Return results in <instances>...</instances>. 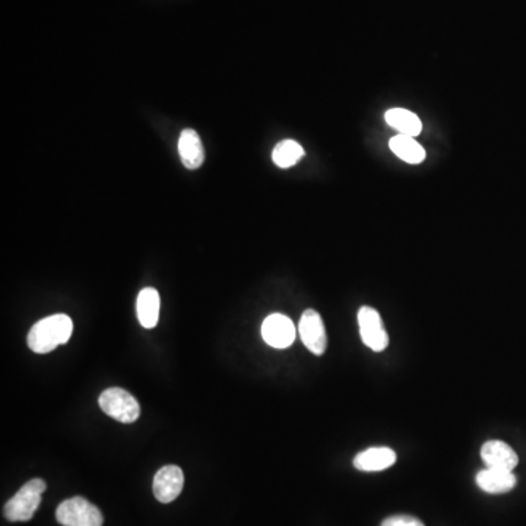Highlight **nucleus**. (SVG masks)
<instances>
[{"instance_id": "f257e3e1", "label": "nucleus", "mask_w": 526, "mask_h": 526, "mask_svg": "<svg viewBox=\"0 0 526 526\" xmlns=\"http://www.w3.org/2000/svg\"><path fill=\"white\" fill-rule=\"evenodd\" d=\"M74 332V322L63 313L47 316L29 329L27 344L29 349L37 354H47L58 349L59 345L67 344Z\"/></svg>"}, {"instance_id": "f03ea898", "label": "nucleus", "mask_w": 526, "mask_h": 526, "mask_svg": "<svg viewBox=\"0 0 526 526\" xmlns=\"http://www.w3.org/2000/svg\"><path fill=\"white\" fill-rule=\"evenodd\" d=\"M46 483L42 478H34L22 485L20 491L4 505V516L11 522H28L34 518L42 503Z\"/></svg>"}, {"instance_id": "7ed1b4c3", "label": "nucleus", "mask_w": 526, "mask_h": 526, "mask_svg": "<svg viewBox=\"0 0 526 526\" xmlns=\"http://www.w3.org/2000/svg\"><path fill=\"white\" fill-rule=\"evenodd\" d=\"M101 410L119 423H135L141 415V406L133 395L122 388L104 390L98 398Z\"/></svg>"}, {"instance_id": "20e7f679", "label": "nucleus", "mask_w": 526, "mask_h": 526, "mask_svg": "<svg viewBox=\"0 0 526 526\" xmlns=\"http://www.w3.org/2000/svg\"><path fill=\"white\" fill-rule=\"evenodd\" d=\"M56 519L62 526H103L100 509L83 498L62 501L56 510Z\"/></svg>"}, {"instance_id": "39448f33", "label": "nucleus", "mask_w": 526, "mask_h": 526, "mask_svg": "<svg viewBox=\"0 0 526 526\" xmlns=\"http://www.w3.org/2000/svg\"><path fill=\"white\" fill-rule=\"evenodd\" d=\"M358 327H360L361 341L372 351H385L389 345V335L386 332L385 325L379 311L373 307L363 306L357 315Z\"/></svg>"}, {"instance_id": "423d86ee", "label": "nucleus", "mask_w": 526, "mask_h": 526, "mask_svg": "<svg viewBox=\"0 0 526 526\" xmlns=\"http://www.w3.org/2000/svg\"><path fill=\"white\" fill-rule=\"evenodd\" d=\"M302 344L315 356H324L327 349L326 329L322 316L313 309L304 311L299 324Z\"/></svg>"}, {"instance_id": "0eeeda50", "label": "nucleus", "mask_w": 526, "mask_h": 526, "mask_svg": "<svg viewBox=\"0 0 526 526\" xmlns=\"http://www.w3.org/2000/svg\"><path fill=\"white\" fill-rule=\"evenodd\" d=\"M262 336L274 349H288L295 340V326L290 318L274 313L263 320Z\"/></svg>"}, {"instance_id": "6e6552de", "label": "nucleus", "mask_w": 526, "mask_h": 526, "mask_svg": "<svg viewBox=\"0 0 526 526\" xmlns=\"http://www.w3.org/2000/svg\"><path fill=\"white\" fill-rule=\"evenodd\" d=\"M184 474L176 465H167L153 476V496L161 503H171L182 493Z\"/></svg>"}, {"instance_id": "1a4fd4ad", "label": "nucleus", "mask_w": 526, "mask_h": 526, "mask_svg": "<svg viewBox=\"0 0 526 526\" xmlns=\"http://www.w3.org/2000/svg\"><path fill=\"white\" fill-rule=\"evenodd\" d=\"M481 458L487 465V468L503 469V471H514L519 462L516 451L500 440L485 442L481 448Z\"/></svg>"}, {"instance_id": "9d476101", "label": "nucleus", "mask_w": 526, "mask_h": 526, "mask_svg": "<svg viewBox=\"0 0 526 526\" xmlns=\"http://www.w3.org/2000/svg\"><path fill=\"white\" fill-rule=\"evenodd\" d=\"M178 155L182 158L183 166L189 170L200 169L205 160L202 141L193 129H184L178 137Z\"/></svg>"}, {"instance_id": "9b49d317", "label": "nucleus", "mask_w": 526, "mask_h": 526, "mask_svg": "<svg viewBox=\"0 0 526 526\" xmlns=\"http://www.w3.org/2000/svg\"><path fill=\"white\" fill-rule=\"evenodd\" d=\"M396 462V453L389 448H370L354 458V467L363 473H379Z\"/></svg>"}, {"instance_id": "f8f14e48", "label": "nucleus", "mask_w": 526, "mask_h": 526, "mask_svg": "<svg viewBox=\"0 0 526 526\" xmlns=\"http://www.w3.org/2000/svg\"><path fill=\"white\" fill-rule=\"evenodd\" d=\"M476 484L485 493H509L516 485V476L514 475V471L485 468L476 474Z\"/></svg>"}, {"instance_id": "ddd939ff", "label": "nucleus", "mask_w": 526, "mask_h": 526, "mask_svg": "<svg viewBox=\"0 0 526 526\" xmlns=\"http://www.w3.org/2000/svg\"><path fill=\"white\" fill-rule=\"evenodd\" d=\"M160 304H161V299H160L158 291L153 287H146L139 293L137 311V319L142 326L146 329L157 326L158 319H160Z\"/></svg>"}, {"instance_id": "4468645a", "label": "nucleus", "mask_w": 526, "mask_h": 526, "mask_svg": "<svg viewBox=\"0 0 526 526\" xmlns=\"http://www.w3.org/2000/svg\"><path fill=\"white\" fill-rule=\"evenodd\" d=\"M385 121L390 128L396 129L401 135L419 137L423 130V123L415 113L405 108H390L385 114Z\"/></svg>"}, {"instance_id": "2eb2a0df", "label": "nucleus", "mask_w": 526, "mask_h": 526, "mask_svg": "<svg viewBox=\"0 0 526 526\" xmlns=\"http://www.w3.org/2000/svg\"><path fill=\"white\" fill-rule=\"evenodd\" d=\"M389 146L390 151L396 157L401 158L402 161L408 162V164H420L426 158V151L423 146L420 145L412 137H406V135L399 133L398 137L390 139Z\"/></svg>"}, {"instance_id": "dca6fc26", "label": "nucleus", "mask_w": 526, "mask_h": 526, "mask_svg": "<svg viewBox=\"0 0 526 526\" xmlns=\"http://www.w3.org/2000/svg\"><path fill=\"white\" fill-rule=\"evenodd\" d=\"M304 157V150L299 142L293 139L281 141L272 151V160L279 169H290Z\"/></svg>"}, {"instance_id": "f3484780", "label": "nucleus", "mask_w": 526, "mask_h": 526, "mask_svg": "<svg viewBox=\"0 0 526 526\" xmlns=\"http://www.w3.org/2000/svg\"><path fill=\"white\" fill-rule=\"evenodd\" d=\"M381 526H426L420 519L410 516V514H395L386 518Z\"/></svg>"}]
</instances>
